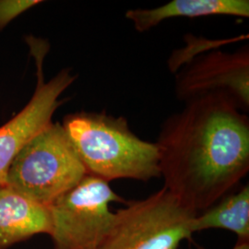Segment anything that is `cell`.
<instances>
[{"label": "cell", "mask_w": 249, "mask_h": 249, "mask_svg": "<svg viewBox=\"0 0 249 249\" xmlns=\"http://www.w3.org/2000/svg\"><path fill=\"white\" fill-rule=\"evenodd\" d=\"M155 144L163 187L196 213L249 173V116L224 93L189 100L163 122Z\"/></svg>", "instance_id": "6da1fadb"}, {"label": "cell", "mask_w": 249, "mask_h": 249, "mask_svg": "<svg viewBox=\"0 0 249 249\" xmlns=\"http://www.w3.org/2000/svg\"><path fill=\"white\" fill-rule=\"evenodd\" d=\"M62 125L87 175L108 183L160 178L157 145L134 133L123 116L82 111L66 116Z\"/></svg>", "instance_id": "7a4b0ae2"}, {"label": "cell", "mask_w": 249, "mask_h": 249, "mask_svg": "<svg viewBox=\"0 0 249 249\" xmlns=\"http://www.w3.org/2000/svg\"><path fill=\"white\" fill-rule=\"evenodd\" d=\"M87 175L64 126L50 123L20 150L6 186L49 206Z\"/></svg>", "instance_id": "3957f363"}, {"label": "cell", "mask_w": 249, "mask_h": 249, "mask_svg": "<svg viewBox=\"0 0 249 249\" xmlns=\"http://www.w3.org/2000/svg\"><path fill=\"white\" fill-rule=\"evenodd\" d=\"M196 214L162 187L117 210L98 249H178Z\"/></svg>", "instance_id": "277c9868"}, {"label": "cell", "mask_w": 249, "mask_h": 249, "mask_svg": "<svg viewBox=\"0 0 249 249\" xmlns=\"http://www.w3.org/2000/svg\"><path fill=\"white\" fill-rule=\"evenodd\" d=\"M113 202H125L109 183L86 175L49 205L52 249H98L113 222Z\"/></svg>", "instance_id": "5b68a950"}, {"label": "cell", "mask_w": 249, "mask_h": 249, "mask_svg": "<svg viewBox=\"0 0 249 249\" xmlns=\"http://www.w3.org/2000/svg\"><path fill=\"white\" fill-rule=\"evenodd\" d=\"M176 95L187 103L209 93L230 96L243 112L249 109V46L229 53L214 50L203 53L177 73Z\"/></svg>", "instance_id": "8992f818"}, {"label": "cell", "mask_w": 249, "mask_h": 249, "mask_svg": "<svg viewBox=\"0 0 249 249\" xmlns=\"http://www.w3.org/2000/svg\"><path fill=\"white\" fill-rule=\"evenodd\" d=\"M75 80L70 70H63L47 82L40 75L36 92L26 107L0 127V187L6 186L9 167L20 150L52 123L61 105L59 97Z\"/></svg>", "instance_id": "52a82bcc"}, {"label": "cell", "mask_w": 249, "mask_h": 249, "mask_svg": "<svg viewBox=\"0 0 249 249\" xmlns=\"http://www.w3.org/2000/svg\"><path fill=\"white\" fill-rule=\"evenodd\" d=\"M52 231L49 207L10 187H0V249Z\"/></svg>", "instance_id": "ba28073f"}, {"label": "cell", "mask_w": 249, "mask_h": 249, "mask_svg": "<svg viewBox=\"0 0 249 249\" xmlns=\"http://www.w3.org/2000/svg\"><path fill=\"white\" fill-rule=\"evenodd\" d=\"M249 18V0H173L154 9H128L124 16L137 32L145 33L164 20L208 16Z\"/></svg>", "instance_id": "9c48e42d"}, {"label": "cell", "mask_w": 249, "mask_h": 249, "mask_svg": "<svg viewBox=\"0 0 249 249\" xmlns=\"http://www.w3.org/2000/svg\"><path fill=\"white\" fill-rule=\"evenodd\" d=\"M223 229L232 231L237 242H249V186L229 193L193 219L191 231Z\"/></svg>", "instance_id": "30bf717a"}, {"label": "cell", "mask_w": 249, "mask_h": 249, "mask_svg": "<svg viewBox=\"0 0 249 249\" xmlns=\"http://www.w3.org/2000/svg\"><path fill=\"white\" fill-rule=\"evenodd\" d=\"M248 37L249 36H243L228 39L208 40L204 38H197L192 35H187L185 36L186 45L180 50L174 51L170 56L168 60L170 71L177 73L183 67L191 62L194 58L203 53H208L211 49H217V47L229 45L232 42H237L240 39H245Z\"/></svg>", "instance_id": "8fae6325"}, {"label": "cell", "mask_w": 249, "mask_h": 249, "mask_svg": "<svg viewBox=\"0 0 249 249\" xmlns=\"http://www.w3.org/2000/svg\"><path fill=\"white\" fill-rule=\"evenodd\" d=\"M42 1L38 0H0V30L7 26L13 18Z\"/></svg>", "instance_id": "7c38bea8"}, {"label": "cell", "mask_w": 249, "mask_h": 249, "mask_svg": "<svg viewBox=\"0 0 249 249\" xmlns=\"http://www.w3.org/2000/svg\"><path fill=\"white\" fill-rule=\"evenodd\" d=\"M199 249L200 248H199ZM231 249H249V242H237Z\"/></svg>", "instance_id": "4fadbf2b"}]
</instances>
